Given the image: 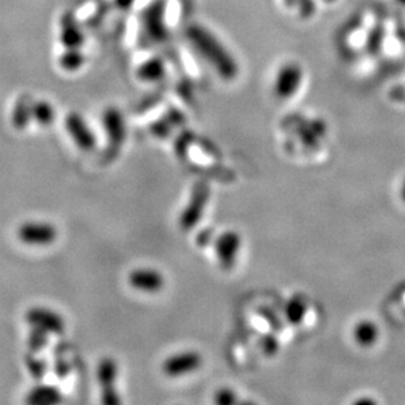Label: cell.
Returning <instances> with one entry per match:
<instances>
[{"label": "cell", "mask_w": 405, "mask_h": 405, "mask_svg": "<svg viewBox=\"0 0 405 405\" xmlns=\"http://www.w3.org/2000/svg\"><path fill=\"white\" fill-rule=\"evenodd\" d=\"M352 335L358 347L370 349L378 344L381 337V328L374 320L364 319L357 322Z\"/></svg>", "instance_id": "7c38bea8"}, {"label": "cell", "mask_w": 405, "mask_h": 405, "mask_svg": "<svg viewBox=\"0 0 405 405\" xmlns=\"http://www.w3.org/2000/svg\"><path fill=\"white\" fill-rule=\"evenodd\" d=\"M48 336H49V333L33 328V331L31 332L29 339H28V345L31 347V350L32 352L42 350L43 347L48 345Z\"/></svg>", "instance_id": "44dd1931"}, {"label": "cell", "mask_w": 405, "mask_h": 405, "mask_svg": "<svg viewBox=\"0 0 405 405\" xmlns=\"http://www.w3.org/2000/svg\"><path fill=\"white\" fill-rule=\"evenodd\" d=\"M137 74L143 82H157L166 75V65L160 58H151L142 63Z\"/></svg>", "instance_id": "2e32d148"}, {"label": "cell", "mask_w": 405, "mask_h": 405, "mask_svg": "<svg viewBox=\"0 0 405 405\" xmlns=\"http://www.w3.org/2000/svg\"><path fill=\"white\" fill-rule=\"evenodd\" d=\"M32 120V102L28 99L19 100L12 112V124L21 130L25 129Z\"/></svg>", "instance_id": "ac0fdd59"}, {"label": "cell", "mask_w": 405, "mask_h": 405, "mask_svg": "<svg viewBox=\"0 0 405 405\" xmlns=\"http://www.w3.org/2000/svg\"><path fill=\"white\" fill-rule=\"evenodd\" d=\"M101 403L105 405H118L121 403V399L118 396L116 387L101 389Z\"/></svg>", "instance_id": "d4e9b609"}, {"label": "cell", "mask_w": 405, "mask_h": 405, "mask_svg": "<svg viewBox=\"0 0 405 405\" xmlns=\"http://www.w3.org/2000/svg\"><path fill=\"white\" fill-rule=\"evenodd\" d=\"M25 322L32 328H37L49 335H62L66 324L61 315L46 307H32L25 314Z\"/></svg>", "instance_id": "5b68a950"}, {"label": "cell", "mask_w": 405, "mask_h": 405, "mask_svg": "<svg viewBox=\"0 0 405 405\" xmlns=\"http://www.w3.org/2000/svg\"><path fill=\"white\" fill-rule=\"evenodd\" d=\"M397 1H399L400 4H403V6H405V0H397Z\"/></svg>", "instance_id": "4dcf8cb0"}, {"label": "cell", "mask_w": 405, "mask_h": 405, "mask_svg": "<svg viewBox=\"0 0 405 405\" xmlns=\"http://www.w3.org/2000/svg\"><path fill=\"white\" fill-rule=\"evenodd\" d=\"M241 248V236L236 231L221 233L214 243L215 255L219 265L228 270L236 263Z\"/></svg>", "instance_id": "52a82bcc"}, {"label": "cell", "mask_w": 405, "mask_h": 405, "mask_svg": "<svg viewBox=\"0 0 405 405\" xmlns=\"http://www.w3.org/2000/svg\"><path fill=\"white\" fill-rule=\"evenodd\" d=\"M102 125L112 146H121L126 140L124 116L116 107H107L102 115Z\"/></svg>", "instance_id": "8fae6325"}, {"label": "cell", "mask_w": 405, "mask_h": 405, "mask_svg": "<svg viewBox=\"0 0 405 405\" xmlns=\"http://www.w3.org/2000/svg\"><path fill=\"white\" fill-rule=\"evenodd\" d=\"M207 199H209V189L206 185L197 184L194 186V191L191 193V201L182 210V216H180V227L182 231H191L197 226L205 211Z\"/></svg>", "instance_id": "8992f818"}, {"label": "cell", "mask_w": 405, "mask_h": 405, "mask_svg": "<svg viewBox=\"0 0 405 405\" xmlns=\"http://www.w3.org/2000/svg\"><path fill=\"white\" fill-rule=\"evenodd\" d=\"M129 283L132 289L146 294H157L164 288L166 281L163 274L154 269H135L129 274Z\"/></svg>", "instance_id": "30bf717a"}, {"label": "cell", "mask_w": 405, "mask_h": 405, "mask_svg": "<svg viewBox=\"0 0 405 405\" xmlns=\"http://www.w3.org/2000/svg\"><path fill=\"white\" fill-rule=\"evenodd\" d=\"M61 66L67 71H76L78 68L83 66L84 54L80 48L66 49V51L61 56Z\"/></svg>", "instance_id": "d6986e66"}, {"label": "cell", "mask_w": 405, "mask_h": 405, "mask_svg": "<svg viewBox=\"0 0 405 405\" xmlns=\"http://www.w3.org/2000/svg\"><path fill=\"white\" fill-rule=\"evenodd\" d=\"M174 125L171 124L169 121H168V118L167 120H162V121H157L155 124L151 126V132L154 135H157L159 138H166L168 137L169 134H171V127H172Z\"/></svg>", "instance_id": "cb8c5ba5"}, {"label": "cell", "mask_w": 405, "mask_h": 405, "mask_svg": "<svg viewBox=\"0 0 405 405\" xmlns=\"http://www.w3.org/2000/svg\"><path fill=\"white\" fill-rule=\"evenodd\" d=\"M297 9H298L300 16L303 19H308L315 14V9H316L315 0H299Z\"/></svg>", "instance_id": "484cf974"}, {"label": "cell", "mask_w": 405, "mask_h": 405, "mask_svg": "<svg viewBox=\"0 0 405 405\" xmlns=\"http://www.w3.org/2000/svg\"><path fill=\"white\" fill-rule=\"evenodd\" d=\"M399 194H400V199L403 201L405 204V177L403 182H401V186H400V189H399Z\"/></svg>", "instance_id": "f1b7e54d"}, {"label": "cell", "mask_w": 405, "mask_h": 405, "mask_svg": "<svg viewBox=\"0 0 405 405\" xmlns=\"http://www.w3.org/2000/svg\"><path fill=\"white\" fill-rule=\"evenodd\" d=\"M283 1L289 9H294V7H297L299 0H283Z\"/></svg>", "instance_id": "f546056e"}, {"label": "cell", "mask_w": 405, "mask_h": 405, "mask_svg": "<svg viewBox=\"0 0 405 405\" xmlns=\"http://www.w3.org/2000/svg\"><path fill=\"white\" fill-rule=\"evenodd\" d=\"M384 41V28L382 25H375L366 42V49L370 54H377Z\"/></svg>", "instance_id": "ffe728a7"}, {"label": "cell", "mask_w": 405, "mask_h": 405, "mask_svg": "<svg viewBox=\"0 0 405 405\" xmlns=\"http://www.w3.org/2000/svg\"><path fill=\"white\" fill-rule=\"evenodd\" d=\"M118 377V364L110 357L102 358L98 366V382L101 389H115Z\"/></svg>", "instance_id": "9a60e30c"}, {"label": "cell", "mask_w": 405, "mask_h": 405, "mask_svg": "<svg viewBox=\"0 0 405 405\" xmlns=\"http://www.w3.org/2000/svg\"><path fill=\"white\" fill-rule=\"evenodd\" d=\"M66 130L79 149L83 151H92L96 147L98 143L96 135L79 113L73 112L66 117Z\"/></svg>", "instance_id": "9c48e42d"}, {"label": "cell", "mask_w": 405, "mask_h": 405, "mask_svg": "<svg viewBox=\"0 0 405 405\" xmlns=\"http://www.w3.org/2000/svg\"><path fill=\"white\" fill-rule=\"evenodd\" d=\"M214 401L219 405H232L238 401V395L231 389H221L215 392Z\"/></svg>", "instance_id": "603a6c76"}, {"label": "cell", "mask_w": 405, "mask_h": 405, "mask_svg": "<svg viewBox=\"0 0 405 405\" xmlns=\"http://www.w3.org/2000/svg\"><path fill=\"white\" fill-rule=\"evenodd\" d=\"M325 1H328V3H331V1H335V0H325Z\"/></svg>", "instance_id": "1f68e13d"}, {"label": "cell", "mask_w": 405, "mask_h": 405, "mask_svg": "<svg viewBox=\"0 0 405 405\" xmlns=\"http://www.w3.org/2000/svg\"><path fill=\"white\" fill-rule=\"evenodd\" d=\"M303 80V68L295 62L285 63L278 70L274 80V95L281 100L293 98Z\"/></svg>", "instance_id": "277c9868"}, {"label": "cell", "mask_w": 405, "mask_h": 405, "mask_svg": "<svg viewBox=\"0 0 405 405\" xmlns=\"http://www.w3.org/2000/svg\"><path fill=\"white\" fill-rule=\"evenodd\" d=\"M191 141V132H185L182 135H180V138L176 142V151H177V154H179L180 157L185 155V152H186V149H188Z\"/></svg>", "instance_id": "4316f807"}, {"label": "cell", "mask_w": 405, "mask_h": 405, "mask_svg": "<svg viewBox=\"0 0 405 405\" xmlns=\"http://www.w3.org/2000/svg\"><path fill=\"white\" fill-rule=\"evenodd\" d=\"M202 364V357L197 352H182L168 357L163 362V372L169 378H180L199 370Z\"/></svg>", "instance_id": "ba28073f"}, {"label": "cell", "mask_w": 405, "mask_h": 405, "mask_svg": "<svg viewBox=\"0 0 405 405\" xmlns=\"http://www.w3.org/2000/svg\"><path fill=\"white\" fill-rule=\"evenodd\" d=\"M61 42L66 49L80 48L83 45V31L75 21L74 17L66 16L63 19L61 28Z\"/></svg>", "instance_id": "5bb4252c"}, {"label": "cell", "mask_w": 405, "mask_h": 405, "mask_svg": "<svg viewBox=\"0 0 405 405\" xmlns=\"http://www.w3.org/2000/svg\"><path fill=\"white\" fill-rule=\"evenodd\" d=\"M186 37L199 54L214 67L215 71L223 79L231 80L238 75L239 67L231 53L205 26L199 24L188 26Z\"/></svg>", "instance_id": "6da1fadb"}, {"label": "cell", "mask_w": 405, "mask_h": 405, "mask_svg": "<svg viewBox=\"0 0 405 405\" xmlns=\"http://www.w3.org/2000/svg\"><path fill=\"white\" fill-rule=\"evenodd\" d=\"M31 405H54L62 401V394L57 387L40 384L29 391L26 400Z\"/></svg>", "instance_id": "4fadbf2b"}, {"label": "cell", "mask_w": 405, "mask_h": 405, "mask_svg": "<svg viewBox=\"0 0 405 405\" xmlns=\"http://www.w3.org/2000/svg\"><path fill=\"white\" fill-rule=\"evenodd\" d=\"M132 3H134V0H117V4L121 7V9H130V6H132Z\"/></svg>", "instance_id": "83f0119b"}, {"label": "cell", "mask_w": 405, "mask_h": 405, "mask_svg": "<svg viewBox=\"0 0 405 405\" xmlns=\"http://www.w3.org/2000/svg\"><path fill=\"white\" fill-rule=\"evenodd\" d=\"M58 238V231L54 224L29 221L17 228V239L25 246L46 247Z\"/></svg>", "instance_id": "7a4b0ae2"}, {"label": "cell", "mask_w": 405, "mask_h": 405, "mask_svg": "<svg viewBox=\"0 0 405 405\" xmlns=\"http://www.w3.org/2000/svg\"><path fill=\"white\" fill-rule=\"evenodd\" d=\"M142 23L146 33L152 41L163 42L168 38L166 24V3L155 0L142 14Z\"/></svg>", "instance_id": "3957f363"}, {"label": "cell", "mask_w": 405, "mask_h": 405, "mask_svg": "<svg viewBox=\"0 0 405 405\" xmlns=\"http://www.w3.org/2000/svg\"><path fill=\"white\" fill-rule=\"evenodd\" d=\"M26 367L32 374L34 379H42L45 372H46V369H48L46 362L43 359H38V358L32 356L26 357Z\"/></svg>", "instance_id": "7402d4cb"}, {"label": "cell", "mask_w": 405, "mask_h": 405, "mask_svg": "<svg viewBox=\"0 0 405 405\" xmlns=\"http://www.w3.org/2000/svg\"><path fill=\"white\" fill-rule=\"evenodd\" d=\"M32 120L40 126H50L56 120V110L48 101L32 102Z\"/></svg>", "instance_id": "e0dca14e"}]
</instances>
